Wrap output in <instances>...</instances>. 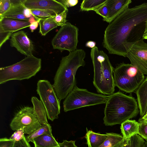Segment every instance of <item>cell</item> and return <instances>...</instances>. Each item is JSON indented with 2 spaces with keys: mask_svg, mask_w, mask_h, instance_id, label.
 I'll return each instance as SVG.
<instances>
[{
  "mask_svg": "<svg viewBox=\"0 0 147 147\" xmlns=\"http://www.w3.org/2000/svg\"><path fill=\"white\" fill-rule=\"evenodd\" d=\"M147 20V3L127 8L106 28L103 47L109 54L127 57L126 46L143 39Z\"/></svg>",
  "mask_w": 147,
  "mask_h": 147,
  "instance_id": "cell-1",
  "label": "cell"
},
{
  "mask_svg": "<svg viewBox=\"0 0 147 147\" xmlns=\"http://www.w3.org/2000/svg\"><path fill=\"white\" fill-rule=\"evenodd\" d=\"M86 55L83 50L77 49L62 57L53 85L60 101L65 98L76 86V74L79 67L84 66Z\"/></svg>",
  "mask_w": 147,
  "mask_h": 147,
  "instance_id": "cell-2",
  "label": "cell"
},
{
  "mask_svg": "<svg viewBox=\"0 0 147 147\" xmlns=\"http://www.w3.org/2000/svg\"><path fill=\"white\" fill-rule=\"evenodd\" d=\"M105 104L103 120L107 126L121 124L136 116L139 111L135 98L119 91L109 95Z\"/></svg>",
  "mask_w": 147,
  "mask_h": 147,
  "instance_id": "cell-3",
  "label": "cell"
},
{
  "mask_svg": "<svg viewBox=\"0 0 147 147\" xmlns=\"http://www.w3.org/2000/svg\"><path fill=\"white\" fill-rule=\"evenodd\" d=\"M90 56L94 67L93 84L99 93L110 95L115 91L113 67L108 55L96 47L91 49Z\"/></svg>",
  "mask_w": 147,
  "mask_h": 147,
  "instance_id": "cell-4",
  "label": "cell"
},
{
  "mask_svg": "<svg viewBox=\"0 0 147 147\" xmlns=\"http://www.w3.org/2000/svg\"><path fill=\"white\" fill-rule=\"evenodd\" d=\"M41 67V59L32 55L16 63L0 68V84L12 80H21L35 76Z\"/></svg>",
  "mask_w": 147,
  "mask_h": 147,
  "instance_id": "cell-5",
  "label": "cell"
},
{
  "mask_svg": "<svg viewBox=\"0 0 147 147\" xmlns=\"http://www.w3.org/2000/svg\"><path fill=\"white\" fill-rule=\"evenodd\" d=\"M113 73L115 86L128 93L136 91L145 78L144 74L136 67L124 62L116 65Z\"/></svg>",
  "mask_w": 147,
  "mask_h": 147,
  "instance_id": "cell-6",
  "label": "cell"
},
{
  "mask_svg": "<svg viewBox=\"0 0 147 147\" xmlns=\"http://www.w3.org/2000/svg\"><path fill=\"white\" fill-rule=\"evenodd\" d=\"M109 96L91 92L76 86L63 101V110L67 112L81 107L105 104Z\"/></svg>",
  "mask_w": 147,
  "mask_h": 147,
  "instance_id": "cell-7",
  "label": "cell"
},
{
  "mask_svg": "<svg viewBox=\"0 0 147 147\" xmlns=\"http://www.w3.org/2000/svg\"><path fill=\"white\" fill-rule=\"evenodd\" d=\"M36 91L45 107L48 119L52 121L58 119L60 113V101L53 85L47 80H39Z\"/></svg>",
  "mask_w": 147,
  "mask_h": 147,
  "instance_id": "cell-8",
  "label": "cell"
},
{
  "mask_svg": "<svg viewBox=\"0 0 147 147\" xmlns=\"http://www.w3.org/2000/svg\"><path fill=\"white\" fill-rule=\"evenodd\" d=\"M78 28L69 22L61 27L53 38L51 44L54 49L69 52L76 50L78 41Z\"/></svg>",
  "mask_w": 147,
  "mask_h": 147,
  "instance_id": "cell-9",
  "label": "cell"
},
{
  "mask_svg": "<svg viewBox=\"0 0 147 147\" xmlns=\"http://www.w3.org/2000/svg\"><path fill=\"white\" fill-rule=\"evenodd\" d=\"M41 124L35 116L33 108L25 107L20 109L15 115L10 124L14 131L22 129L24 134L30 135L41 127Z\"/></svg>",
  "mask_w": 147,
  "mask_h": 147,
  "instance_id": "cell-10",
  "label": "cell"
},
{
  "mask_svg": "<svg viewBox=\"0 0 147 147\" xmlns=\"http://www.w3.org/2000/svg\"><path fill=\"white\" fill-rule=\"evenodd\" d=\"M125 48L131 64L147 75V43L142 39L127 45Z\"/></svg>",
  "mask_w": 147,
  "mask_h": 147,
  "instance_id": "cell-11",
  "label": "cell"
},
{
  "mask_svg": "<svg viewBox=\"0 0 147 147\" xmlns=\"http://www.w3.org/2000/svg\"><path fill=\"white\" fill-rule=\"evenodd\" d=\"M11 47H15L18 51L25 55H32L34 46L26 33L21 30L13 33L10 38Z\"/></svg>",
  "mask_w": 147,
  "mask_h": 147,
  "instance_id": "cell-12",
  "label": "cell"
},
{
  "mask_svg": "<svg viewBox=\"0 0 147 147\" xmlns=\"http://www.w3.org/2000/svg\"><path fill=\"white\" fill-rule=\"evenodd\" d=\"M23 3L26 7L30 9H40L54 11L59 14L67 8L57 0H24Z\"/></svg>",
  "mask_w": 147,
  "mask_h": 147,
  "instance_id": "cell-13",
  "label": "cell"
},
{
  "mask_svg": "<svg viewBox=\"0 0 147 147\" xmlns=\"http://www.w3.org/2000/svg\"><path fill=\"white\" fill-rule=\"evenodd\" d=\"M24 0H10L11 6L5 13L1 16L0 19L6 18L14 19L29 21L30 18L24 15V11L26 8L23 4Z\"/></svg>",
  "mask_w": 147,
  "mask_h": 147,
  "instance_id": "cell-14",
  "label": "cell"
},
{
  "mask_svg": "<svg viewBox=\"0 0 147 147\" xmlns=\"http://www.w3.org/2000/svg\"><path fill=\"white\" fill-rule=\"evenodd\" d=\"M30 24L29 21L3 18L0 19V31L13 33L29 27Z\"/></svg>",
  "mask_w": 147,
  "mask_h": 147,
  "instance_id": "cell-15",
  "label": "cell"
},
{
  "mask_svg": "<svg viewBox=\"0 0 147 147\" xmlns=\"http://www.w3.org/2000/svg\"><path fill=\"white\" fill-rule=\"evenodd\" d=\"M131 0H109V10L107 18L103 20L111 22L124 10L129 7Z\"/></svg>",
  "mask_w": 147,
  "mask_h": 147,
  "instance_id": "cell-16",
  "label": "cell"
},
{
  "mask_svg": "<svg viewBox=\"0 0 147 147\" xmlns=\"http://www.w3.org/2000/svg\"><path fill=\"white\" fill-rule=\"evenodd\" d=\"M138 105L141 117L147 113V77L136 90Z\"/></svg>",
  "mask_w": 147,
  "mask_h": 147,
  "instance_id": "cell-17",
  "label": "cell"
},
{
  "mask_svg": "<svg viewBox=\"0 0 147 147\" xmlns=\"http://www.w3.org/2000/svg\"><path fill=\"white\" fill-rule=\"evenodd\" d=\"M139 126V122L135 120H127L122 123L120 129L123 137L126 140L138 134Z\"/></svg>",
  "mask_w": 147,
  "mask_h": 147,
  "instance_id": "cell-18",
  "label": "cell"
},
{
  "mask_svg": "<svg viewBox=\"0 0 147 147\" xmlns=\"http://www.w3.org/2000/svg\"><path fill=\"white\" fill-rule=\"evenodd\" d=\"M108 136L107 133L105 134H101L87 129L85 138L88 147H99L106 140Z\"/></svg>",
  "mask_w": 147,
  "mask_h": 147,
  "instance_id": "cell-19",
  "label": "cell"
},
{
  "mask_svg": "<svg viewBox=\"0 0 147 147\" xmlns=\"http://www.w3.org/2000/svg\"><path fill=\"white\" fill-rule=\"evenodd\" d=\"M31 101L34 114L39 122L41 124L48 123L46 110L42 102L35 96L32 97Z\"/></svg>",
  "mask_w": 147,
  "mask_h": 147,
  "instance_id": "cell-20",
  "label": "cell"
},
{
  "mask_svg": "<svg viewBox=\"0 0 147 147\" xmlns=\"http://www.w3.org/2000/svg\"><path fill=\"white\" fill-rule=\"evenodd\" d=\"M55 16L46 18L37 17L35 18L39 25V32L42 36H45L49 32L58 26L55 21Z\"/></svg>",
  "mask_w": 147,
  "mask_h": 147,
  "instance_id": "cell-21",
  "label": "cell"
},
{
  "mask_svg": "<svg viewBox=\"0 0 147 147\" xmlns=\"http://www.w3.org/2000/svg\"><path fill=\"white\" fill-rule=\"evenodd\" d=\"M35 147H55L59 145L53 136L45 134L38 136L33 140Z\"/></svg>",
  "mask_w": 147,
  "mask_h": 147,
  "instance_id": "cell-22",
  "label": "cell"
},
{
  "mask_svg": "<svg viewBox=\"0 0 147 147\" xmlns=\"http://www.w3.org/2000/svg\"><path fill=\"white\" fill-rule=\"evenodd\" d=\"M108 0H84L81 4L82 11H94L105 3Z\"/></svg>",
  "mask_w": 147,
  "mask_h": 147,
  "instance_id": "cell-23",
  "label": "cell"
},
{
  "mask_svg": "<svg viewBox=\"0 0 147 147\" xmlns=\"http://www.w3.org/2000/svg\"><path fill=\"white\" fill-rule=\"evenodd\" d=\"M45 134L53 136L52 133L51 127L49 124H42L40 127L31 134L29 135L26 138L28 142L33 143L34 139L36 137Z\"/></svg>",
  "mask_w": 147,
  "mask_h": 147,
  "instance_id": "cell-24",
  "label": "cell"
},
{
  "mask_svg": "<svg viewBox=\"0 0 147 147\" xmlns=\"http://www.w3.org/2000/svg\"><path fill=\"white\" fill-rule=\"evenodd\" d=\"M108 137L99 147H113L123 140L121 135L114 133H107Z\"/></svg>",
  "mask_w": 147,
  "mask_h": 147,
  "instance_id": "cell-25",
  "label": "cell"
},
{
  "mask_svg": "<svg viewBox=\"0 0 147 147\" xmlns=\"http://www.w3.org/2000/svg\"><path fill=\"white\" fill-rule=\"evenodd\" d=\"M144 139L138 134L126 139L122 147H144Z\"/></svg>",
  "mask_w": 147,
  "mask_h": 147,
  "instance_id": "cell-26",
  "label": "cell"
},
{
  "mask_svg": "<svg viewBox=\"0 0 147 147\" xmlns=\"http://www.w3.org/2000/svg\"><path fill=\"white\" fill-rule=\"evenodd\" d=\"M30 9L33 16H35L42 18H46L55 16L57 15L55 12L51 10L40 9Z\"/></svg>",
  "mask_w": 147,
  "mask_h": 147,
  "instance_id": "cell-27",
  "label": "cell"
},
{
  "mask_svg": "<svg viewBox=\"0 0 147 147\" xmlns=\"http://www.w3.org/2000/svg\"><path fill=\"white\" fill-rule=\"evenodd\" d=\"M109 10V0L105 4L94 10L96 13L102 17L103 20L106 19L108 16Z\"/></svg>",
  "mask_w": 147,
  "mask_h": 147,
  "instance_id": "cell-28",
  "label": "cell"
},
{
  "mask_svg": "<svg viewBox=\"0 0 147 147\" xmlns=\"http://www.w3.org/2000/svg\"><path fill=\"white\" fill-rule=\"evenodd\" d=\"M68 11V9H66L62 13L57 14L55 16V21L58 26L62 27L67 22L66 19Z\"/></svg>",
  "mask_w": 147,
  "mask_h": 147,
  "instance_id": "cell-29",
  "label": "cell"
},
{
  "mask_svg": "<svg viewBox=\"0 0 147 147\" xmlns=\"http://www.w3.org/2000/svg\"><path fill=\"white\" fill-rule=\"evenodd\" d=\"M140 126L138 134L147 141V123L140 118L139 120Z\"/></svg>",
  "mask_w": 147,
  "mask_h": 147,
  "instance_id": "cell-30",
  "label": "cell"
},
{
  "mask_svg": "<svg viewBox=\"0 0 147 147\" xmlns=\"http://www.w3.org/2000/svg\"><path fill=\"white\" fill-rule=\"evenodd\" d=\"M10 0H0V16L7 11L11 6Z\"/></svg>",
  "mask_w": 147,
  "mask_h": 147,
  "instance_id": "cell-31",
  "label": "cell"
},
{
  "mask_svg": "<svg viewBox=\"0 0 147 147\" xmlns=\"http://www.w3.org/2000/svg\"><path fill=\"white\" fill-rule=\"evenodd\" d=\"M24 130L20 129L16 130L12 134L9 139L16 141H19L22 139L24 136Z\"/></svg>",
  "mask_w": 147,
  "mask_h": 147,
  "instance_id": "cell-32",
  "label": "cell"
},
{
  "mask_svg": "<svg viewBox=\"0 0 147 147\" xmlns=\"http://www.w3.org/2000/svg\"><path fill=\"white\" fill-rule=\"evenodd\" d=\"M15 141L6 138L0 139V147H13Z\"/></svg>",
  "mask_w": 147,
  "mask_h": 147,
  "instance_id": "cell-33",
  "label": "cell"
},
{
  "mask_svg": "<svg viewBox=\"0 0 147 147\" xmlns=\"http://www.w3.org/2000/svg\"><path fill=\"white\" fill-rule=\"evenodd\" d=\"M13 32L0 31V48L3 44L8 40Z\"/></svg>",
  "mask_w": 147,
  "mask_h": 147,
  "instance_id": "cell-34",
  "label": "cell"
},
{
  "mask_svg": "<svg viewBox=\"0 0 147 147\" xmlns=\"http://www.w3.org/2000/svg\"><path fill=\"white\" fill-rule=\"evenodd\" d=\"M13 147H31V146L24 136L22 140L15 142Z\"/></svg>",
  "mask_w": 147,
  "mask_h": 147,
  "instance_id": "cell-35",
  "label": "cell"
},
{
  "mask_svg": "<svg viewBox=\"0 0 147 147\" xmlns=\"http://www.w3.org/2000/svg\"><path fill=\"white\" fill-rule=\"evenodd\" d=\"M57 1L67 8L76 5L78 2V0H57Z\"/></svg>",
  "mask_w": 147,
  "mask_h": 147,
  "instance_id": "cell-36",
  "label": "cell"
},
{
  "mask_svg": "<svg viewBox=\"0 0 147 147\" xmlns=\"http://www.w3.org/2000/svg\"><path fill=\"white\" fill-rule=\"evenodd\" d=\"M59 145L55 147H78L75 144V141L64 140L61 143H59Z\"/></svg>",
  "mask_w": 147,
  "mask_h": 147,
  "instance_id": "cell-37",
  "label": "cell"
},
{
  "mask_svg": "<svg viewBox=\"0 0 147 147\" xmlns=\"http://www.w3.org/2000/svg\"><path fill=\"white\" fill-rule=\"evenodd\" d=\"M38 24V22L36 20L31 23L29 27L32 32H33L37 28Z\"/></svg>",
  "mask_w": 147,
  "mask_h": 147,
  "instance_id": "cell-38",
  "label": "cell"
},
{
  "mask_svg": "<svg viewBox=\"0 0 147 147\" xmlns=\"http://www.w3.org/2000/svg\"><path fill=\"white\" fill-rule=\"evenodd\" d=\"M96 42L93 41H88L86 44V46L92 49L96 47Z\"/></svg>",
  "mask_w": 147,
  "mask_h": 147,
  "instance_id": "cell-39",
  "label": "cell"
},
{
  "mask_svg": "<svg viewBox=\"0 0 147 147\" xmlns=\"http://www.w3.org/2000/svg\"><path fill=\"white\" fill-rule=\"evenodd\" d=\"M24 14L26 18H29L32 16L31 9L26 7L24 9Z\"/></svg>",
  "mask_w": 147,
  "mask_h": 147,
  "instance_id": "cell-40",
  "label": "cell"
},
{
  "mask_svg": "<svg viewBox=\"0 0 147 147\" xmlns=\"http://www.w3.org/2000/svg\"><path fill=\"white\" fill-rule=\"evenodd\" d=\"M143 39L147 40V20L146 22L145 28L143 36Z\"/></svg>",
  "mask_w": 147,
  "mask_h": 147,
  "instance_id": "cell-41",
  "label": "cell"
},
{
  "mask_svg": "<svg viewBox=\"0 0 147 147\" xmlns=\"http://www.w3.org/2000/svg\"><path fill=\"white\" fill-rule=\"evenodd\" d=\"M126 140L124 138L123 140L121 142L117 144L115 146L113 147H122L123 145L126 141Z\"/></svg>",
  "mask_w": 147,
  "mask_h": 147,
  "instance_id": "cell-42",
  "label": "cell"
},
{
  "mask_svg": "<svg viewBox=\"0 0 147 147\" xmlns=\"http://www.w3.org/2000/svg\"><path fill=\"white\" fill-rule=\"evenodd\" d=\"M141 118L144 121H147V113L144 116Z\"/></svg>",
  "mask_w": 147,
  "mask_h": 147,
  "instance_id": "cell-43",
  "label": "cell"
},
{
  "mask_svg": "<svg viewBox=\"0 0 147 147\" xmlns=\"http://www.w3.org/2000/svg\"><path fill=\"white\" fill-rule=\"evenodd\" d=\"M144 147H147V141H145L144 144Z\"/></svg>",
  "mask_w": 147,
  "mask_h": 147,
  "instance_id": "cell-44",
  "label": "cell"
},
{
  "mask_svg": "<svg viewBox=\"0 0 147 147\" xmlns=\"http://www.w3.org/2000/svg\"><path fill=\"white\" fill-rule=\"evenodd\" d=\"M146 122L147 123V121H144Z\"/></svg>",
  "mask_w": 147,
  "mask_h": 147,
  "instance_id": "cell-45",
  "label": "cell"
}]
</instances>
